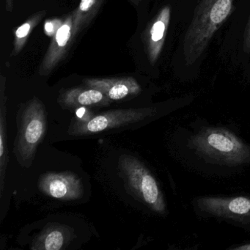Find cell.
I'll return each instance as SVG.
<instances>
[{
	"instance_id": "cell-1",
	"label": "cell",
	"mask_w": 250,
	"mask_h": 250,
	"mask_svg": "<svg viewBox=\"0 0 250 250\" xmlns=\"http://www.w3.org/2000/svg\"><path fill=\"white\" fill-rule=\"evenodd\" d=\"M234 0H199L183 43L184 61L194 65L233 9Z\"/></svg>"
},
{
	"instance_id": "cell-2",
	"label": "cell",
	"mask_w": 250,
	"mask_h": 250,
	"mask_svg": "<svg viewBox=\"0 0 250 250\" xmlns=\"http://www.w3.org/2000/svg\"><path fill=\"white\" fill-rule=\"evenodd\" d=\"M188 145L198 156L216 165L234 167L250 164V146L226 128H202Z\"/></svg>"
},
{
	"instance_id": "cell-3",
	"label": "cell",
	"mask_w": 250,
	"mask_h": 250,
	"mask_svg": "<svg viewBox=\"0 0 250 250\" xmlns=\"http://www.w3.org/2000/svg\"><path fill=\"white\" fill-rule=\"evenodd\" d=\"M118 169L125 188L134 198L155 213L167 214L166 202L159 183L143 162L131 155L124 154L118 160Z\"/></svg>"
},
{
	"instance_id": "cell-4",
	"label": "cell",
	"mask_w": 250,
	"mask_h": 250,
	"mask_svg": "<svg viewBox=\"0 0 250 250\" xmlns=\"http://www.w3.org/2000/svg\"><path fill=\"white\" fill-rule=\"evenodd\" d=\"M46 130V108L43 102L37 97H34L24 106L14 147V153L21 166L24 167L31 166L38 146L43 141Z\"/></svg>"
},
{
	"instance_id": "cell-5",
	"label": "cell",
	"mask_w": 250,
	"mask_h": 250,
	"mask_svg": "<svg viewBox=\"0 0 250 250\" xmlns=\"http://www.w3.org/2000/svg\"><path fill=\"white\" fill-rule=\"evenodd\" d=\"M156 113L153 108H130L107 111L89 119H73L68 133L72 136L98 134L144 121Z\"/></svg>"
},
{
	"instance_id": "cell-6",
	"label": "cell",
	"mask_w": 250,
	"mask_h": 250,
	"mask_svg": "<svg viewBox=\"0 0 250 250\" xmlns=\"http://www.w3.org/2000/svg\"><path fill=\"white\" fill-rule=\"evenodd\" d=\"M195 209L204 216L250 229V197L203 196L194 200Z\"/></svg>"
},
{
	"instance_id": "cell-7",
	"label": "cell",
	"mask_w": 250,
	"mask_h": 250,
	"mask_svg": "<svg viewBox=\"0 0 250 250\" xmlns=\"http://www.w3.org/2000/svg\"><path fill=\"white\" fill-rule=\"evenodd\" d=\"M39 188L43 194L61 200H76L84 195L81 178L72 172H48L41 176Z\"/></svg>"
},
{
	"instance_id": "cell-8",
	"label": "cell",
	"mask_w": 250,
	"mask_h": 250,
	"mask_svg": "<svg viewBox=\"0 0 250 250\" xmlns=\"http://www.w3.org/2000/svg\"><path fill=\"white\" fill-rule=\"evenodd\" d=\"M74 14L65 19V21L58 28L54 35L52 43L46 55L41 64L39 73L41 76L49 75L56 68L59 62L63 59L67 51L71 46V40L74 37Z\"/></svg>"
},
{
	"instance_id": "cell-9",
	"label": "cell",
	"mask_w": 250,
	"mask_h": 250,
	"mask_svg": "<svg viewBox=\"0 0 250 250\" xmlns=\"http://www.w3.org/2000/svg\"><path fill=\"white\" fill-rule=\"evenodd\" d=\"M171 17L169 5L163 7L149 24L143 35L147 58L151 65L157 62L166 39Z\"/></svg>"
},
{
	"instance_id": "cell-10",
	"label": "cell",
	"mask_w": 250,
	"mask_h": 250,
	"mask_svg": "<svg viewBox=\"0 0 250 250\" xmlns=\"http://www.w3.org/2000/svg\"><path fill=\"white\" fill-rule=\"evenodd\" d=\"M84 83L87 87L96 89L106 95L111 101H118L128 96H137L142 88L131 77L121 78H87Z\"/></svg>"
},
{
	"instance_id": "cell-11",
	"label": "cell",
	"mask_w": 250,
	"mask_h": 250,
	"mask_svg": "<svg viewBox=\"0 0 250 250\" xmlns=\"http://www.w3.org/2000/svg\"><path fill=\"white\" fill-rule=\"evenodd\" d=\"M112 101L102 92L92 87H75L61 93L58 103L63 109H77L83 106H108Z\"/></svg>"
},
{
	"instance_id": "cell-12",
	"label": "cell",
	"mask_w": 250,
	"mask_h": 250,
	"mask_svg": "<svg viewBox=\"0 0 250 250\" xmlns=\"http://www.w3.org/2000/svg\"><path fill=\"white\" fill-rule=\"evenodd\" d=\"M72 235L73 229L68 226L51 224L33 240L31 250H62L69 244Z\"/></svg>"
},
{
	"instance_id": "cell-13",
	"label": "cell",
	"mask_w": 250,
	"mask_h": 250,
	"mask_svg": "<svg viewBox=\"0 0 250 250\" xmlns=\"http://www.w3.org/2000/svg\"><path fill=\"white\" fill-rule=\"evenodd\" d=\"M6 79L1 75L0 80V195H2L6 170L8 167V147L7 134V96L5 95Z\"/></svg>"
},
{
	"instance_id": "cell-14",
	"label": "cell",
	"mask_w": 250,
	"mask_h": 250,
	"mask_svg": "<svg viewBox=\"0 0 250 250\" xmlns=\"http://www.w3.org/2000/svg\"><path fill=\"white\" fill-rule=\"evenodd\" d=\"M99 6V0H81L78 8L74 13V36L90 23L97 13Z\"/></svg>"
},
{
	"instance_id": "cell-15",
	"label": "cell",
	"mask_w": 250,
	"mask_h": 250,
	"mask_svg": "<svg viewBox=\"0 0 250 250\" xmlns=\"http://www.w3.org/2000/svg\"><path fill=\"white\" fill-rule=\"evenodd\" d=\"M46 14L45 11L36 13L16 30L13 55H19L22 50L30 33L33 31V29L42 21Z\"/></svg>"
},
{
	"instance_id": "cell-16",
	"label": "cell",
	"mask_w": 250,
	"mask_h": 250,
	"mask_svg": "<svg viewBox=\"0 0 250 250\" xmlns=\"http://www.w3.org/2000/svg\"><path fill=\"white\" fill-rule=\"evenodd\" d=\"M243 48L246 53H250V16L247 21L244 34V41H243Z\"/></svg>"
},
{
	"instance_id": "cell-17",
	"label": "cell",
	"mask_w": 250,
	"mask_h": 250,
	"mask_svg": "<svg viewBox=\"0 0 250 250\" xmlns=\"http://www.w3.org/2000/svg\"><path fill=\"white\" fill-rule=\"evenodd\" d=\"M62 23L61 21L58 20H54L52 21H48L45 24V31H46V34L52 36L53 35L54 32L58 31V29H55V27H60L61 26Z\"/></svg>"
},
{
	"instance_id": "cell-18",
	"label": "cell",
	"mask_w": 250,
	"mask_h": 250,
	"mask_svg": "<svg viewBox=\"0 0 250 250\" xmlns=\"http://www.w3.org/2000/svg\"><path fill=\"white\" fill-rule=\"evenodd\" d=\"M229 250H250V244H241L238 247H231Z\"/></svg>"
},
{
	"instance_id": "cell-19",
	"label": "cell",
	"mask_w": 250,
	"mask_h": 250,
	"mask_svg": "<svg viewBox=\"0 0 250 250\" xmlns=\"http://www.w3.org/2000/svg\"><path fill=\"white\" fill-rule=\"evenodd\" d=\"M130 1L132 2L133 3L135 4V5H138L141 0H130Z\"/></svg>"
}]
</instances>
